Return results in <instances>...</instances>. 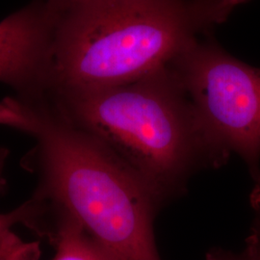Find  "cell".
I'll return each instance as SVG.
<instances>
[{"instance_id":"3957f363","label":"cell","mask_w":260,"mask_h":260,"mask_svg":"<svg viewBox=\"0 0 260 260\" xmlns=\"http://www.w3.org/2000/svg\"><path fill=\"white\" fill-rule=\"evenodd\" d=\"M49 99L66 118L110 149L163 207L197 173L224 165L169 65L113 87L64 90Z\"/></svg>"},{"instance_id":"7a4b0ae2","label":"cell","mask_w":260,"mask_h":260,"mask_svg":"<svg viewBox=\"0 0 260 260\" xmlns=\"http://www.w3.org/2000/svg\"><path fill=\"white\" fill-rule=\"evenodd\" d=\"M50 92L113 87L171 64L248 0H52Z\"/></svg>"},{"instance_id":"30bf717a","label":"cell","mask_w":260,"mask_h":260,"mask_svg":"<svg viewBox=\"0 0 260 260\" xmlns=\"http://www.w3.org/2000/svg\"><path fill=\"white\" fill-rule=\"evenodd\" d=\"M0 260H37V258L31 248L22 247L0 256Z\"/></svg>"},{"instance_id":"8fae6325","label":"cell","mask_w":260,"mask_h":260,"mask_svg":"<svg viewBox=\"0 0 260 260\" xmlns=\"http://www.w3.org/2000/svg\"><path fill=\"white\" fill-rule=\"evenodd\" d=\"M10 156V150L5 147H0V193L3 192L7 186L5 177V169Z\"/></svg>"},{"instance_id":"5b68a950","label":"cell","mask_w":260,"mask_h":260,"mask_svg":"<svg viewBox=\"0 0 260 260\" xmlns=\"http://www.w3.org/2000/svg\"><path fill=\"white\" fill-rule=\"evenodd\" d=\"M54 5L41 1L0 22V82L27 99L50 91V45Z\"/></svg>"},{"instance_id":"6da1fadb","label":"cell","mask_w":260,"mask_h":260,"mask_svg":"<svg viewBox=\"0 0 260 260\" xmlns=\"http://www.w3.org/2000/svg\"><path fill=\"white\" fill-rule=\"evenodd\" d=\"M0 125L33 140L22 165L51 208L74 218L120 260H161L153 223L162 206L103 143L48 98L3 99Z\"/></svg>"},{"instance_id":"8992f818","label":"cell","mask_w":260,"mask_h":260,"mask_svg":"<svg viewBox=\"0 0 260 260\" xmlns=\"http://www.w3.org/2000/svg\"><path fill=\"white\" fill-rule=\"evenodd\" d=\"M52 213L53 223L47 234L55 247L52 260H120L74 218L54 209Z\"/></svg>"},{"instance_id":"277c9868","label":"cell","mask_w":260,"mask_h":260,"mask_svg":"<svg viewBox=\"0 0 260 260\" xmlns=\"http://www.w3.org/2000/svg\"><path fill=\"white\" fill-rule=\"evenodd\" d=\"M169 67L207 136L241 157L253 185L260 184V69L229 54L209 36Z\"/></svg>"},{"instance_id":"ba28073f","label":"cell","mask_w":260,"mask_h":260,"mask_svg":"<svg viewBox=\"0 0 260 260\" xmlns=\"http://www.w3.org/2000/svg\"><path fill=\"white\" fill-rule=\"evenodd\" d=\"M250 203L253 211L251 234L247 239L246 249L256 260H260V184L253 185L250 195Z\"/></svg>"},{"instance_id":"52a82bcc","label":"cell","mask_w":260,"mask_h":260,"mask_svg":"<svg viewBox=\"0 0 260 260\" xmlns=\"http://www.w3.org/2000/svg\"><path fill=\"white\" fill-rule=\"evenodd\" d=\"M49 215V205L35 193L25 203L6 213H0V256L21 247L26 241L15 233L18 225L44 234Z\"/></svg>"},{"instance_id":"9c48e42d","label":"cell","mask_w":260,"mask_h":260,"mask_svg":"<svg viewBox=\"0 0 260 260\" xmlns=\"http://www.w3.org/2000/svg\"><path fill=\"white\" fill-rule=\"evenodd\" d=\"M207 260H256L246 248L242 252H233L221 248H214L206 253Z\"/></svg>"}]
</instances>
